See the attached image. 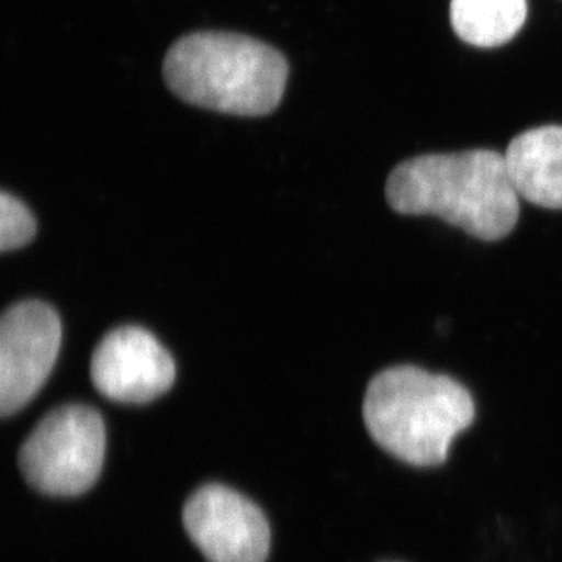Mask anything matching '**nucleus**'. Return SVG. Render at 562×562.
<instances>
[{"instance_id":"obj_1","label":"nucleus","mask_w":562,"mask_h":562,"mask_svg":"<svg viewBox=\"0 0 562 562\" xmlns=\"http://www.w3.org/2000/svg\"><path fill=\"white\" fill-rule=\"evenodd\" d=\"M386 199L397 213L432 214L483 241L508 236L520 214L505 157L487 149L403 161L387 179Z\"/></svg>"},{"instance_id":"obj_2","label":"nucleus","mask_w":562,"mask_h":562,"mask_svg":"<svg viewBox=\"0 0 562 562\" xmlns=\"http://www.w3.org/2000/svg\"><path fill=\"white\" fill-rule=\"evenodd\" d=\"M362 416L373 441L392 457L431 468L447 460L453 439L471 427L475 405L457 380L398 366L373 376Z\"/></svg>"},{"instance_id":"obj_3","label":"nucleus","mask_w":562,"mask_h":562,"mask_svg":"<svg viewBox=\"0 0 562 562\" xmlns=\"http://www.w3.org/2000/svg\"><path fill=\"white\" fill-rule=\"evenodd\" d=\"M165 79L181 101L201 109L265 116L286 88V58L279 50L236 33L183 36L165 58Z\"/></svg>"},{"instance_id":"obj_4","label":"nucleus","mask_w":562,"mask_h":562,"mask_svg":"<svg viewBox=\"0 0 562 562\" xmlns=\"http://www.w3.org/2000/svg\"><path fill=\"white\" fill-rule=\"evenodd\" d=\"M101 414L85 405H65L40 420L20 450L22 475L33 490L74 497L91 490L105 457Z\"/></svg>"},{"instance_id":"obj_5","label":"nucleus","mask_w":562,"mask_h":562,"mask_svg":"<svg viewBox=\"0 0 562 562\" xmlns=\"http://www.w3.org/2000/svg\"><path fill=\"white\" fill-rule=\"evenodd\" d=\"M61 346V322L38 301L20 302L0 322V413L20 412L49 379Z\"/></svg>"},{"instance_id":"obj_6","label":"nucleus","mask_w":562,"mask_h":562,"mask_svg":"<svg viewBox=\"0 0 562 562\" xmlns=\"http://www.w3.org/2000/svg\"><path fill=\"white\" fill-rule=\"evenodd\" d=\"M183 524L209 562H265L271 549V528L261 509L221 484L203 486L188 498Z\"/></svg>"},{"instance_id":"obj_7","label":"nucleus","mask_w":562,"mask_h":562,"mask_svg":"<svg viewBox=\"0 0 562 562\" xmlns=\"http://www.w3.org/2000/svg\"><path fill=\"white\" fill-rule=\"evenodd\" d=\"M91 380L110 401L147 403L171 390L176 362L151 333L121 327L95 347Z\"/></svg>"},{"instance_id":"obj_8","label":"nucleus","mask_w":562,"mask_h":562,"mask_svg":"<svg viewBox=\"0 0 562 562\" xmlns=\"http://www.w3.org/2000/svg\"><path fill=\"white\" fill-rule=\"evenodd\" d=\"M506 169L519 198L562 210V127L546 125L520 133L505 154Z\"/></svg>"},{"instance_id":"obj_9","label":"nucleus","mask_w":562,"mask_h":562,"mask_svg":"<svg viewBox=\"0 0 562 562\" xmlns=\"http://www.w3.org/2000/svg\"><path fill=\"white\" fill-rule=\"evenodd\" d=\"M454 32L476 47L508 43L527 20V0H452Z\"/></svg>"},{"instance_id":"obj_10","label":"nucleus","mask_w":562,"mask_h":562,"mask_svg":"<svg viewBox=\"0 0 562 562\" xmlns=\"http://www.w3.org/2000/svg\"><path fill=\"white\" fill-rule=\"evenodd\" d=\"M36 221L31 210L13 195H0V249L16 250L35 238Z\"/></svg>"}]
</instances>
